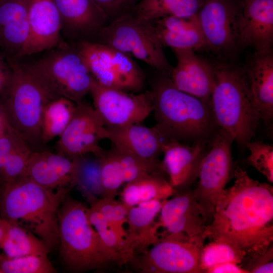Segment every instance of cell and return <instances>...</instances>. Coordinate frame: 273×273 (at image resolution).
I'll return each instance as SVG.
<instances>
[{
    "label": "cell",
    "mask_w": 273,
    "mask_h": 273,
    "mask_svg": "<svg viewBox=\"0 0 273 273\" xmlns=\"http://www.w3.org/2000/svg\"><path fill=\"white\" fill-rule=\"evenodd\" d=\"M207 143L200 142L189 145L170 141L164 145L161 164L174 191L190 188L198 177L200 164L206 154L205 146Z\"/></svg>",
    "instance_id": "20"
},
{
    "label": "cell",
    "mask_w": 273,
    "mask_h": 273,
    "mask_svg": "<svg viewBox=\"0 0 273 273\" xmlns=\"http://www.w3.org/2000/svg\"><path fill=\"white\" fill-rule=\"evenodd\" d=\"M173 197L163 201L157 230L163 227L170 238L188 241L202 247L206 239L207 221L190 188L176 190Z\"/></svg>",
    "instance_id": "13"
},
{
    "label": "cell",
    "mask_w": 273,
    "mask_h": 273,
    "mask_svg": "<svg viewBox=\"0 0 273 273\" xmlns=\"http://www.w3.org/2000/svg\"><path fill=\"white\" fill-rule=\"evenodd\" d=\"M42 150L32 152L28 160L24 176L47 189L70 190L72 188L70 183L60 176L48 163L44 157Z\"/></svg>",
    "instance_id": "31"
},
{
    "label": "cell",
    "mask_w": 273,
    "mask_h": 273,
    "mask_svg": "<svg viewBox=\"0 0 273 273\" xmlns=\"http://www.w3.org/2000/svg\"><path fill=\"white\" fill-rule=\"evenodd\" d=\"M2 273H54L56 270L48 256L29 255L9 257L0 255Z\"/></svg>",
    "instance_id": "35"
},
{
    "label": "cell",
    "mask_w": 273,
    "mask_h": 273,
    "mask_svg": "<svg viewBox=\"0 0 273 273\" xmlns=\"http://www.w3.org/2000/svg\"><path fill=\"white\" fill-rule=\"evenodd\" d=\"M246 147L249 151L246 162L273 183V147L262 141H250Z\"/></svg>",
    "instance_id": "37"
},
{
    "label": "cell",
    "mask_w": 273,
    "mask_h": 273,
    "mask_svg": "<svg viewBox=\"0 0 273 273\" xmlns=\"http://www.w3.org/2000/svg\"><path fill=\"white\" fill-rule=\"evenodd\" d=\"M202 248L192 242L165 238L132 261L145 273H202Z\"/></svg>",
    "instance_id": "14"
},
{
    "label": "cell",
    "mask_w": 273,
    "mask_h": 273,
    "mask_svg": "<svg viewBox=\"0 0 273 273\" xmlns=\"http://www.w3.org/2000/svg\"><path fill=\"white\" fill-rule=\"evenodd\" d=\"M253 103L260 120L269 126L273 118V55L272 51L255 52L243 67Z\"/></svg>",
    "instance_id": "21"
},
{
    "label": "cell",
    "mask_w": 273,
    "mask_h": 273,
    "mask_svg": "<svg viewBox=\"0 0 273 273\" xmlns=\"http://www.w3.org/2000/svg\"><path fill=\"white\" fill-rule=\"evenodd\" d=\"M0 273H2L1 271H0Z\"/></svg>",
    "instance_id": "46"
},
{
    "label": "cell",
    "mask_w": 273,
    "mask_h": 273,
    "mask_svg": "<svg viewBox=\"0 0 273 273\" xmlns=\"http://www.w3.org/2000/svg\"><path fill=\"white\" fill-rule=\"evenodd\" d=\"M6 123V120L4 117V115L0 105V133L3 130Z\"/></svg>",
    "instance_id": "44"
},
{
    "label": "cell",
    "mask_w": 273,
    "mask_h": 273,
    "mask_svg": "<svg viewBox=\"0 0 273 273\" xmlns=\"http://www.w3.org/2000/svg\"><path fill=\"white\" fill-rule=\"evenodd\" d=\"M273 247L271 245L263 255L244 264L242 267L248 273L273 272Z\"/></svg>",
    "instance_id": "41"
},
{
    "label": "cell",
    "mask_w": 273,
    "mask_h": 273,
    "mask_svg": "<svg viewBox=\"0 0 273 273\" xmlns=\"http://www.w3.org/2000/svg\"><path fill=\"white\" fill-rule=\"evenodd\" d=\"M239 40L241 48L272 51L273 0H242Z\"/></svg>",
    "instance_id": "19"
},
{
    "label": "cell",
    "mask_w": 273,
    "mask_h": 273,
    "mask_svg": "<svg viewBox=\"0 0 273 273\" xmlns=\"http://www.w3.org/2000/svg\"><path fill=\"white\" fill-rule=\"evenodd\" d=\"M244 255L232 246L221 242L211 241L203 245L200 254V268L202 272L217 264L232 262L241 265Z\"/></svg>",
    "instance_id": "36"
},
{
    "label": "cell",
    "mask_w": 273,
    "mask_h": 273,
    "mask_svg": "<svg viewBox=\"0 0 273 273\" xmlns=\"http://www.w3.org/2000/svg\"><path fill=\"white\" fill-rule=\"evenodd\" d=\"M163 201L152 200L128 208V228L125 241L128 249L132 253L136 248L145 249L160 240L155 219L160 212Z\"/></svg>",
    "instance_id": "25"
},
{
    "label": "cell",
    "mask_w": 273,
    "mask_h": 273,
    "mask_svg": "<svg viewBox=\"0 0 273 273\" xmlns=\"http://www.w3.org/2000/svg\"><path fill=\"white\" fill-rule=\"evenodd\" d=\"M43 52L25 64L47 92L53 99L64 97L75 103L83 100L94 79L74 44L63 40Z\"/></svg>",
    "instance_id": "7"
},
{
    "label": "cell",
    "mask_w": 273,
    "mask_h": 273,
    "mask_svg": "<svg viewBox=\"0 0 273 273\" xmlns=\"http://www.w3.org/2000/svg\"><path fill=\"white\" fill-rule=\"evenodd\" d=\"M6 221L5 234L0 248L8 257L48 256L51 250L36 235L17 223Z\"/></svg>",
    "instance_id": "28"
},
{
    "label": "cell",
    "mask_w": 273,
    "mask_h": 273,
    "mask_svg": "<svg viewBox=\"0 0 273 273\" xmlns=\"http://www.w3.org/2000/svg\"><path fill=\"white\" fill-rule=\"evenodd\" d=\"M1 219H2V218H1V217L0 216V220H1Z\"/></svg>",
    "instance_id": "45"
},
{
    "label": "cell",
    "mask_w": 273,
    "mask_h": 273,
    "mask_svg": "<svg viewBox=\"0 0 273 273\" xmlns=\"http://www.w3.org/2000/svg\"><path fill=\"white\" fill-rule=\"evenodd\" d=\"M174 192L164 173L153 174L126 183L121 202L129 208L143 202L167 199Z\"/></svg>",
    "instance_id": "26"
},
{
    "label": "cell",
    "mask_w": 273,
    "mask_h": 273,
    "mask_svg": "<svg viewBox=\"0 0 273 273\" xmlns=\"http://www.w3.org/2000/svg\"><path fill=\"white\" fill-rule=\"evenodd\" d=\"M6 227V221L4 219L0 220V244L4 237Z\"/></svg>",
    "instance_id": "43"
},
{
    "label": "cell",
    "mask_w": 273,
    "mask_h": 273,
    "mask_svg": "<svg viewBox=\"0 0 273 273\" xmlns=\"http://www.w3.org/2000/svg\"><path fill=\"white\" fill-rule=\"evenodd\" d=\"M69 190L45 188L23 176L0 182V216L28 229L51 250L59 245L58 211Z\"/></svg>",
    "instance_id": "3"
},
{
    "label": "cell",
    "mask_w": 273,
    "mask_h": 273,
    "mask_svg": "<svg viewBox=\"0 0 273 273\" xmlns=\"http://www.w3.org/2000/svg\"><path fill=\"white\" fill-rule=\"evenodd\" d=\"M107 131L93 107L84 99L76 103L71 120L56 144V153L70 157L95 154L102 148Z\"/></svg>",
    "instance_id": "15"
},
{
    "label": "cell",
    "mask_w": 273,
    "mask_h": 273,
    "mask_svg": "<svg viewBox=\"0 0 273 273\" xmlns=\"http://www.w3.org/2000/svg\"><path fill=\"white\" fill-rule=\"evenodd\" d=\"M86 211L90 223L103 244L115 256L118 263L120 264L132 261L134 257V253L128 249L125 242L121 240L110 228L102 214L91 206L87 208Z\"/></svg>",
    "instance_id": "32"
},
{
    "label": "cell",
    "mask_w": 273,
    "mask_h": 273,
    "mask_svg": "<svg viewBox=\"0 0 273 273\" xmlns=\"http://www.w3.org/2000/svg\"><path fill=\"white\" fill-rule=\"evenodd\" d=\"M13 78L12 65L1 52H0V105L7 99L11 88Z\"/></svg>",
    "instance_id": "40"
},
{
    "label": "cell",
    "mask_w": 273,
    "mask_h": 273,
    "mask_svg": "<svg viewBox=\"0 0 273 273\" xmlns=\"http://www.w3.org/2000/svg\"><path fill=\"white\" fill-rule=\"evenodd\" d=\"M242 13V0H202L197 14L207 48L222 55L239 51Z\"/></svg>",
    "instance_id": "11"
},
{
    "label": "cell",
    "mask_w": 273,
    "mask_h": 273,
    "mask_svg": "<svg viewBox=\"0 0 273 273\" xmlns=\"http://www.w3.org/2000/svg\"><path fill=\"white\" fill-rule=\"evenodd\" d=\"M234 141L229 133L219 129L210 142V148L200 164L198 174L199 180L193 192L207 225L230 177Z\"/></svg>",
    "instance_id": "10"
},
{
    "label": "cell",
    "mask_w": 273,
    "mask_h": 273,
    "mask_svg": "<svg viewBox=\"0 0 273 273\" xmlns=\"http://www.w3.org/2000/svg\"><path fill=\"white\" fill-rule=\"evenodd\" d=\"M119 160L124 183L156 173L165 174L159 160H150L139 157L112 145Z\"/></svg>",
    "instance_id": "34"
},
{
    "label": "cell",
    "mask_w": 273,
    "mask_h": 273,
    "mask_svg": "<svg viewBox=\"0 0 273 273\" xmlns=\"http://www.w3.org/2000/svg\"><path fill=\"white\" fill-rule=\"evenodd\" d=\"M87 208L66 195L58 211L60 256L66 266L75 272L100 269L110 263H118L90 223Z\"/></svg>",
    "instance_id": "5"
},
{
    "label": "cell",
    "mask_w": 273,
    "mask_h": 273,
    "mask_svg": "<svg viewBox=\"0 0 273 273\" xmlns=\"http://www.w3.org/2000/svg\"><path fill=\"white\" fill-rule=\"evenodd\" d=\"M29 2L0 1V49L7 58L20 59L28 39Z\"/></svg>",
    "instance_id": "22"
},
{
    "label": "cell",
    "mask_w": 273,
    "mask_h": 273,
    "mask_svg": "<svg viewBox=\"0 0 273 273\" xmlns=\"http://www.w3.org/2000/svg\"><path fill=\"white\" fill-rule=\"evenodd\" d=\"M205 273H248L241 265L232 262L217 264L206 270Z\"/></svg>",
    "instance_id": "42"
},
{
    "label": "cell",
    "mask_w": 273,
    "mask_h": 273,
    "mask_svg": "<svg viewBox=\"0 0 273 273\" xmlns=\"http://www.w3.org/2000/svg\"><path fill=\"white\" fill-rule=\"evenodd\" d=\"M215 84L209 103L219 129L241 147L251 141L260 120L243 68L225 63L213 65Z\"/></svg>",
    "instance_id": "4"
},
{
    "label": "cell",
    "mask_w": 273,
    "mask_h": 273,
    "mask_svg": "<svg viewBox=\"0 0 273 273\" xmlns=\"http://www.w3.org/2000/svg\"><path fill=\"white\" fill-rule=\"evenodd\" d=\"M13 69L9 96L1 105L5 119L33 151L42 150L41 120L46 104L53 99L24 62L9 59Z\"/></svg>",
    "instance_id": "6"
},
{
    "label": "cell",
    "mask_w": 273,
    "mask_h": 273,
    "mask_svg": "<svg viewBox=\"0 0 273 273\" xmlns=\"http://www.w3.org/2000/svg\"><path fill=\"white\" fill-rule=\"evenodd\" d=\"M234 176L233 185L225 190L216 205L206 237L240 251L244 264L272 245L273 188L251 178L239 166Z\"/></svg>",
    "instance_id": "1"
},
{
    "label": "cell",
    "mask_w": 273,
    "mask_h": 273,
    "mask_svg": "<svg viewBox=\"0 0 273 273\" xmlns=\"http://www.w3.org/2000/svg\"><path fill=\"white\" fill-rule=\"evenodd\" d=\"M32 152L28 145H25L8 154L0 172V182L13 180L24 176L28 160Z\"/></svg>",
    "instance_id": "38"
},
{
    "label": "cell",
    "mask_w": 273,
    "mask_h": 273,
    "mask_svg": "<svg viewBox=\"0 0 273 273\" xmlns=\"http://www.w3.org/2000/svg\"><path fill=\"white\" fill-rule=\"evenodd\" d=\"M61 21V35L66 41H93L107 24L106 17L94 0H53Z\"/></svg>",
    "instance_id": "16"
},
{
    "label": "cell",
    "mask_w": 273,
    "mask_h": 273,
    "mask_svg": "<svg viewBox=\"0 0 273 273\" xmlns=\"http://www.w3.org/2000/svg\"><path fill=\"white\" fill-rule=\"evenodd\" d=\"M89 93L106 127L141 123L153 111L149 90L134 94L104 86L94 79Z\"/></svg>",
    "instance_id": "12"
},
{
    "label": "cell",
    "mask_w": 273,
    "mask_h": 273,
    "mask_svg": "<svg viewBox=\"0 0 273 273\" xmlns=\"http://www.w3.org/2000/svg\"><path fill=\"white\" fill-rule=\"evenodd\" d=\"M0 1H2V0H0Z\"/></svg>",
    "instance_id": "47"
},
{
    "label": "cell",
    "mask_w": 273,
    "mask_h": 273,
    "mask_svg": "<svg viewBox=\"0 0 273 273\" xmlns=\"http://www.w3.org/2000/svg\"><path fill=\"white\" fill-rule=\"evenodd\" d=\"M28 21V37L20 58L54 48L63 40L60 18L53 0H30Z\"/></svg>",
    "instance_id": "18"
},
{
    "label": "cell",
    "mask_w": 273,
    "mask_h": 273,
    "mask_svg": "<svg viewBox=\"0 0 273 273\" xmlns=\"http://www.w3.org/2000/svg\"><path fill=\"white\" fill-rule=\"evenodd\" d=\"M93 41L140 60L160 73L169 76L173 68L153 25L137 19L132 14L106 24Z\"/></svg>",
    "instance_id": "8"
},
{
    "label": "cell",
    "mask_w": 273,
    "mask_h": 273,
    "mask_svg": "<svg viewBox=\"0 0 273 273\" xmlns=\"http://www.w3.org/2000/svg\"><path fill=\"white\" fill-rule=\"evenodd\" d=\"M106 128L107 139L113 146L145 159L159 160L164 145L169 141L155 126L136 123Z\"/></svg>",
    "instance_id": "23"
},
{
    "label": "cell",
    "mask_w": 273,
    "mask_h": 273,
    "mask_svg": "<svg viewBox=\"0 0 273 273\" xmlns=\"http://www.w3.org/2000/svg\"><path fill=\"white\" fill-rule=\"evenodd\" d=\"M202 0H140L132 14L147 23L162 18L189 17L197 14Z\"/></svg>",
    "instance_id": "27"
},
{
    "label": "cell",
    "mask_w": 273,
    "mask_h": 273,
    "mask_svg": "<svg viewBox=\"0 0 273 273\" xmlns=\"http://www.w3.org/2000/svg\"><path fill=\"white\" fill-rule=\"evenodd\" d=\"M94 155L98 157L100 161L101 178L103 189L102 198L114 199L118 189L124 183L123 171L118 158L112 148L109 150L102 148Z\"/></svg>",
    "instance_id": "33"
},
{
    "label": "cell",
    "mask_w": 273,
    "mask_h": 273,
    "mask_svg": "<svg viewBox=\"0 0 273 273\" xmlns=\"http://www.w3.org/2000/svg\"><path fill=\"white\" fill-rule=\"evenodd\" d=\"M138 0H94L105 15L107 23L132 13Z\"/></svg>",
    "instance_id": "39"
},
{
    "label": "cell",
    "mask_w": 273,
    "mask_h": 273,
    "mask_svg": "<svg viewBox=\"0 0 273 273\" xmlns=\"http://www.w3.org/2000/svg\"><path fill=\"white\" fill-rule=\"evenodd\" d=\"M76 103L64 97L50 100L44 106L41 120V138L43 146L65 130L73 115Z\"/></svg>",
    "instance_id": "29"
},
{
    "label": "cell",
    "mask_w": 273,
    "mask_h": 273,
    "mask_svg": "<svg viewBox=\"0 0 273 273\" xmlns=\"http://www.w3.org/2000/svg\"><path fill=\"white\" fill-rule=\"evenodd\" d=\"M176 65L169 75L177 89L209 102L215 84L213 65L207 62L189 49L173 50Z\"/></svg>",
    "instance_id": "17"
},
{
    "label": "cell",
    "mask_w": 273,
    "mask_h": 273,
    "mask_svg": "<svg viewBox=\"0 0 273 273\" xmlns=\"http://www.w3.org/2000/svg\"><path fill=\"white\" fill-rule=\"evenodd\" d=\"M88 154L74 156L76 170L74 187L77 188L90 204L103 197V189L99 159L94 154L93 156Z\"/></svg>",
    "instance_id": "30"
},
{
    "label": "cell",
    "mask_w": 273,
    "mask_h": 273,
    "mask_svg": "<svg viewBox=\"0 0 273 273\" xmlns=\"http://www.w3.org/2000/svg\"><path fill=\"white\" fill-rule=\"evenodd\" d=\"M160 74L149 90L155 126L169 141L211 142L219 128L209 102L179 90L169 76Z\"/></svg>",
    "instance_id": "2"
},
{
    "label": "cell",
    "mask_w": 273,
    "mask_h": 273,
    "mask_svg": "<svg viewBox=\"0 0 273 273\" xmlns=\"http://www.w3.org/2000/svg\"><path fill=\"white\" fill-rule=\"evenodd\" d=\"M93 79L109 88L138 93L144 87L145 74L131 57L108 46L89 41L72 42Z\"/></svg>",
    "instance_id": "9"
},
{
    "label": "cell",
    "mask_w": 273,
    "mask_h": 273,
    "mask_svg": "<svg viewBox=\"0 0 273 273\" xmlns=\"http://www.w3.org/2000/svg\"><path fill=\"white\" fill-rule=\"evenodd\" d=\"M150 23L163 47L194 51L207 48L197 14L189 17H166Z\"/></svg>",
    "instance_id": "24"
}]
</instances>
